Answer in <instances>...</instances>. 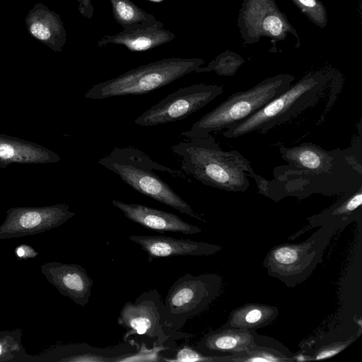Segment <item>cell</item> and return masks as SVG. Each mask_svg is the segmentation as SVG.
Returning a JSON list of instances; mask_svg holds the SVG:
<instances>
[{
	"instance_id": "1",
	"label": "cell",
	"mask_w": 362,
	"mask_h": 362,
	"mask_svg": "<svg viewBox=\"0 0 362 362\" xmlns=\"http://www.w3.org/2000/svg\"><path fill=\"white\" fill-rule=\"evenodd\" d=\"M359 136L346 149L326 150L313 143L281 146L286 164L273 168L271 180L255 174L258 192L274 201L300 199L317 194L341 195L362 186V144Z\"/></svg>"
},
{
	"instance_id": "2",
	"label": "cell",
	"mask_w": 362,
	"mask_h": 362,
	"mask_svg": "<svg viewBox=\"0 0 362 362\" xmlns=\"http://www.w3.org/2000/svg\"><path fill=\"white\" fill-rule=\"evenodd\" d=\"M171 150L180 157L182 170L204 185L230 192L250 187V162L237 150H223L211 134L180 141Z\"/></svg>"
},
{
	"instance_id": "3",
	"label": "cell",
	"mask_w": 362,
	"mask_h": 362,
	"mask_svg": "<svg viewBox=\"0 0 362 362\" xmlns=\"http://www.w3.org/2000/svg\"><path fill=\"white\" fill-rule=\"evenodd\" d=\"M332 71L308 72L291 84L256 112L222 133L227 139H235L257 131L267 133L275 126L288 121L315 105L334 84Z\"/></svg>"
},
{
	"instance_id": "4",
	"label": "cell",
	"mask_w": 362,
	"mask_h": 362,
	"mask_svg": "<svg viewBox=\"0 0 362 362\" xmlns=\"http://www.w3.org/2000/svg\"><path fill=\"white\" fill-rule=\"evenodd\" d=\"M98 163L120 177L139 193L170 206L182 214L203 221L202 216L180 197L154 170L163 171L175 177L186 179L180 172L159 164L140 149L115 147Z\"/></svg>"
},
{
	"instance_id": "5",
	"label": "cell",
	"mask_w": 362,
	"mask_h": 362,
	"mask_svg": "<svg viewBox=\"0 0 362 362\" xmlns=\"http://www.w3.org/2000/svg\"><path fill=\"white\" fill-rule=\"evenodd\" d=\"M117 322L125 329L123 341L132 342L138 349L164 351L173 348L176 340L193 337L168 325L164 302L156 288L141 293L134 302H126Z\"/></svg>"
},
{
	"instance_id": "6",
	"label": "cell",
	"mask_w": 362,
	"mask_h": 362,
	"mask_svg": "<svg viewBox=\"0 0 362 362\" xmlns=\"http://www.w3.org/2000/svg\"><path fill=\"white\" fill-rule=\"evenodd\" d=\"M294 80L291 74H279L261 81L249 89L234 93L181 135L187 138H206L212 132L227 129L284 92Z\"/></svg>"
},
{
	"instance_id": "7",
	"label": "cell",
	"mask_w": 362,
	"mask_h": 362,
	"mask_svg": "<svg viewBox=\"0 0 362 362\" xmlns=\"http://www.w3.org/2000/svg\"><path fill=\"white\" fill-rule=\"evenodd\" d=\"M204 63V60L201 58H164L95 84L85 93V97L92 100H102L146 94L188 74L195 72Z\"/></svg>"
},
{
	"instance_id": "8",
	"label": "cell",
	"mask_w": 362,
	"mask_h": 362,
	"mask_svg": "<svg viewBox=\"0 0 362 362\" xmlns=\"http://www.w3.org/2000/svg\"><path fill=\"white\" fill-rule=\"evenodd\" d=\"M339 230L337 225H325L304 241L276 245L266 255L263 266L270 276L293 288L308 279L322 262L326 248Z\"/></svg>"
},
{
	"instance_id": "9",
	"label": "cell",
	"mask_w": 362,
	"mask_h": 362,
	"mask_svg": "<svg viewBox=\"0 0 362 362\" xmlns=\"http://www.w3.org/2000/svg\"><path fill=\"white\" fill-rule=\"evenodd\" d=\"M222 277L215 273L179 277L167 293L165 320L173 329L180 331L187 320L204 312L220 295Z\"/></svg>"
},
{
	"instance_id": "10",
	"label": "cell",
	"mask_w": 362,
	"mask_h": 362,
	"mask_svg": "<svg viewBox=\"0 0 362 362\" xmlns=\"http://www.w3.org/2000/svg\"><path fill=\"white\" fill-rule=\"evenodd\" d=\"M237 25L244 44L257 43L263 37L284 40L288 35L300 41L295 28L274 0H243Z\"/></svg>"
},
{
	"instance_id": "11",
	"label": "cell",
	"mask_w": 362,
	"mask_h": 362,
	"mask_svg": "<svg viewBox=\"0 0 362 362\" xmlns=\"http://www.w3.org/2000/svg\"><path fill=\"white\" fill-rule=\"evenodd\" d=\"M223 92V87L216 84L197 83L180 88L146 110L134 122L142 127H151L183 119Z\"/></svg>"
},
{
	"instance_id": "12",
	"label": "cell",
	"mask_w": 362,
	"mask_h": 362,
	"mask_svg": "<svg viewBox=\"0 0 362 362\" xmlns=\"http://www.w3.org/2000/svg\"><path fill=\"white\" fill-rule=\"evenodd\" d=\"M75 216L66 204L8 209L0 225V240L21 238L57 228Z\"/></svg>"
},
{
	"instance_id": "13",
	"label": "cell",
	"mask_w": 362,
	"mask_h": 362,
	"mask_svg": "<svg viewBox=\"0 0 362 362\" xmlns=\"http://www.w3.org/2000/svg\"><path fill=\"white\" fill-rule=\"evenodd\" d=\"M41 272L62 296L80 306L87 305L93 281L82 266L49 262L42 265Z\"/></svg>"
},
{
	"instance_id": "14",
	"label": "cell",
	"mask_w": 362,
	"mask_h": 362,
	"mask_svg": "<svg viewBox=\"0 0 362 362\" xmlns=\"http://www.w3.org/2000/svg\"><path fill=\"white\" fill-rule=\"evenodd\" d=\"M129 239L141 247L148 262L174 256H209L222 249L216 244L163 235H130Z\"/></svg>"
},
{
	"instance_id": "15",
	"label": "cell",
	"mask_w": 362,
	"mask_h": 362,
	"mask_svg": "<svg viewBox=\"0 0 362 362\" xmlns=\"http://www.w3.org/2000/svg\"><path fill=\"white\" fill-rule=\"evenodd\" d=\"M114 206L120 210L129 220L159 232L182 233L193 235L202 232L198 226L190 224L178 216L145 205L112 200Z\"/></svg>"
},
{
	"instance_id": "16",
	"label": "cell",
	"mask_w": 362,
	"mask_h": 362,
	"mask_svg": "<svg viewBox=\"0 0 362 362\" xmlns=\"http://www.w3.org/2000/svg\"><path fill=\"white\" fill-rule=\"evenodd\" d=\"M361 334V325H351L312 337L299 345L300 349L295 354V361L331 358L354 343Z\"/></svg>"
},
{
	"instance_id": "17",
	"label": "cell",
	"mask_w": 362,
	"mask_h": 362,
	"mask_svg": "<svg viewBox=\"0 0 362 362\" xmlns=\"http://www.w3.org/2000/svg\"><path fill=\"white\" fill-rule=\"evenodd\" d=\"M253 331L222 325L206 333L193 346L206 356L230 362L232 357L244 352L250 346Z\"/></svg>"
},
{
	"instance_id": "18",
	"label": "cell",
	"mask_w": 362,
	"mask_h": 362,
	"mask_svg": "<svg viewBox=\"0 0 362 362\" xmlns=\"http://www.w3.org/2000/svg\"><path fill=\"white\" fill-rule=\"evenodd\" d=\"M362 215V186L341 194V197L322 212L307 218L308 225L290 240L296 238L305 232L325 225L334 224L344 229L352 222L361 221Z\"/></svg>"
},
{
	"instance_id": "19",
	"label": "cell",
	"mask_w": 362,
	"mask_h": 362,
	"mask_svg": "<svg viewBox=\"0 0 362 362\" xmlns=\"http://www.w3.org/2000/svg\"><path fill=\"white\" fill-rule=\"evenodd\" d=\"M29 34L54 52H61L66 42V32L59 15L40 2L25 19Z\"/></svg>"
},
{
	"instance_id": "20",
	"label": "cell",
	"mask_w": 362,
	"mask_h": 362,
	"mask_svg": "<svg viewBox=\"0 0 362 362\" xmlns=\"http://www.w3.org/2000/svg\"><path fill=\"white\" fill-rule=\"evenodd\" d=\"M60 156L40 144L0 134V168L11 163L47 164L57 163Z\"/></svg>"
},
{
	"instance_id": "21",
	"label": "cell",
	"mask_w": 362,
	"mask_h": 362,
	"mask_svg": "<svg viewBox=\"0 0 362 362\" xmlns=\"http://www.w3.org/2000/svg\"><path fill=\"white\" fill-rule=\"evenodd\" d=\"M138 350L130 341L105 349L87 344H74L59 346L53 351L54 361L66 362H123L124 358Z\"/></svg>"
},
{
	"instance_id": "22",
	"label": "cell",
	"mask_w": 362,
	"mask_h": 362,
	"mask_svg": "<svg viewBox=\"0 0 362 362\" xmlns=\"http://www.w3.org/2000/svg\"><path fill=\"white\" fill-rule=\"evenodd\" d=\"M176 35L163 25H155L142 29L126 30L115 34L105 35L97 43L99 47L109 44L123 45L132 52H144L168 43Z\"/></svg>"
},
{
	"instance_id": "23",
	"label": "cell",
	"mask_w": 362,
	"mask_h": 362,
	"mask_svg": "<svg viewBox=\"0 0 362 362\" xmlns=\"http://www.w3.org/2000/svg\"><path fill=\"white\" fill-rule=\"evenodd\" d=\"M295 354L277 339L253 331L252 341L243 353L230 362H293Z\"/></svg>"
},
{
	"instance_id": "24",
	"label": "cell",
	"mask_w": 362,
	"mask_h": 362,
	"mask_svg": "<svg viewBox=\"0 0 362 362\" xmlns=\"http://www.w3.org/2000/svg\"><path fill=\"white\" fill-rule=\"evenodd\" d=\"M279 315V309L274 305L262 303H246L233 310L224 327L246 330H257L272 323Z\"/></svg>"
},
{
	"instance_id": "25",
	"label": "cell",
	"mask_w": 362,
	"mask_h": 362,
	"mask_svg": "<svg viewBox=\"0 0 362 362\" xmlns=\"http://www.w3.org/2000/svg\"><path fill=\"white\" fill-rule=\"evenodd\" d=\"M114 19L126 30L163 25L156 17L141 9L131 0H110Z\"/></svg>"
},
{
	"instance_id": "26",
	"label": "cell",
	"mask_w": 362,
	"mask_h": 362,
	"mask_svg": "<svg viewBox=\"0 0 362 362\" xmlns=\"http://www.w3.org/2000/svg\"><path fill=\"white\" fill-rule=\"evenodd\" d=\"M244 62L245 59L238 53L226 50L212 59L206 66H200L195 73L214 71L219 76H232Z\"/></svg>"
},
{
	"instance_id": "27",
	"label": "cell",
	"mask_w": 362,
	"mask_h": 362,
	"mask_svg": "<svg viewBox=\"0 0 362 362\" xmlns=\"http://www.w3.org/2000/svg\"><path fill=\"white\" fill-rule=\"evenodd\" d=\"M312 23L324 28L328 23L327 10L320 0H291Z\"/></svg>"
},
{
	"instance_id": "28",
	"label": "cell",
	"mask_w": 362,
	"mask_h": 362,
	"mask_svg": "<svg viewBox=\"0 0 362 362\" xmlns=\"http://www.w3.org/2000/svg\"><path fill=\"white\" fill-rule=\"evenodd\" d=\"M162 361L170 362H224L221 358L206 356L193 346L182 344L175 351L173 357H163Z\"/></svg>"
},
{
	"instance_id": "29",
	"label": "cell",
	"mask_w": 362,
	"mask_h": 362,
	"mask_svg": "<svg viewBox=\"0 0 362 362\" xmlns=\"http://www.w3.org/2000/svg\"><path fill=\"white\" fill-rule=\"evenodd\" d=\"M21 336L18 331L0 332V361L11 360L22 351Z\"/></svg>"
},
{
	"instance_id": "30",
	"label": "cell",
	"mask_w": 362,
	"mask_h": 362,
	"mask_svg": "<svg viewBox=\"0 0 362 362\" xmlns=\"http://www.w3.org/2000/svg\"><path fill=\"white\" fill-rule=\"evenodd\" d=\"M15 254L18 259L34 258L38 255L33 247L26 244H22L16 247Z\"/></svg>"
},
{
	"instance_id": "31",
	"label": "cell",
	"mask_w": 362,
	"mask_h": 362,
	"mask_svg": "<svg viewBox=\"0 0 362 362\" xmlns=\"http://www.w3.org/2000/svg\"><path fill=\"white\" fill-rule=\"evenodd\" d=\"M78 4V9L81 15L88 19L93 16V6L91 0H76Z\"/></svg>"
}]
</instances>
